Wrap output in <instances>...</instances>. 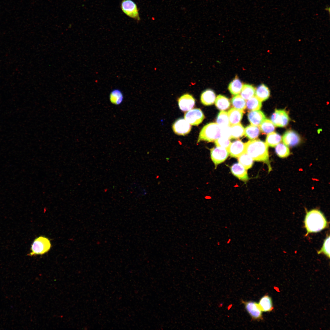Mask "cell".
Here are the masks:
<instances>
[{
	"instance_id": "3957f363",
	"label": "cell",
	"mask_w": 330,
	"mask_h": 330,
	"mask_svg": "<svg viewBox=\"0 0 330 330\" xmlns=\"http://www.w3.org/2000/svg\"><path fill=\"white\" fill-rule=\"evenodd\" d=\"M221 128L216 123H211L205 125L199 133L197 143L201 141H215L221 136Z\"/></svg>"
},
{
	"instance_id": "4dcf8cb0",
	"label": "cell",
	"mask_w": 330,
	"mask_h": 330,
	"mask_svg": "<svg viewBox=\"0 0 330 330\" xmlns=\"http://www.w3.org/2000/svg\"><path fill=\"white\" fill-rule=\"evenodd\" d=\"M216 122L221 128L230 126L227 112L220 111L217 116Z\"/></svg>"
},
{
	"instance_id": "44dd1931",
	"label": "cell",
	"mask_w": 330,
	"mask_h": 330,
	"mask_svg": "<svg viewBox=\"0 0 330 330\" xmlns=\"http://www.w3.org/2000/svg\"><path fill=\"white\" fill-rule=\"evenodd\" d=\"M215 105L219 110L224 111L228 109L230 105L229 99L225 96L218 95L215 100Z\"/></svg>"
},
{
	"instance_id": "5b68a950",
	"label": "cell",
	"mask_w": 330,
	"mask_h": 330,
	"mask_svg": "<svg viewBox=\"0 0 330 330\" xmlns=\"http://www.w3.org/2000/svg\"><path fill=\"white\" fill-rule=\"evenodd\" d=\"M120 7L123 12L128 17L137 21L141 20L136 3L132 0H122Z\"/></svg>"
},
{
	"instance_id": "cb8c5ba5",
	"label": "cell",
	"mask_w": 330,
	"mask_h": 330,
	"mask_svg": "<svg viewBox=\"0 0 330 330\" xmlns=\"http://www.w3.org/2000/svg\"><path fill=\"white\" fill-rule=\"evenodd\" d=\"M282 137L281 136L275 132H272L268 134L267 136L266 143L268 146L274 147L279 144L281 141Z\"/></svg>"
},
{
	"instance_id": "7a4b0ae2",
	"label": "cell",
	"mask_w": 330,
	"mask_h": 330,
	"mask_svg": "<svg viewBox=\"0 0 330 330\" xmlns=\"http://www.w3.org/2000/svg\"><path fill=\"white\" fill-rule=\"evenodd\" d=\"M305 228L309 233H316L324 229L327 222L322 213L320 211L313 209L306 213L304 220Z\"/></svg>"
},
{
	"instance_id": "603a6c76",
	"label": "cell",
	"mask_w": 330,
	"mask_h": 330,
	"mask_svg": "<svg viewBox=\"0 0 330 330\" xmlns=\"http://www.w3.org/2000/svg\"><path fill=\"white\" fill-rule=\"evenodd\" d=\"M259 126L252 125L247 126L244 130V134L248 139L251 140L257 138L260 133Z\"/></svg>"
},
{
	"instance_id": "ac0fdd59",
	"label": "cell",
	"mask_w": 330,
	"mask_h": 330,
	"mask_svg": "<svg viewBox=\"0 0 330 330\" xmlns=\"http://www.w3.org/2000/svg\"><path fill=\"white\" fill-rule=\"evenodd\" d=\"M255 94V96L262 102L269 98L270 96V92L267 86L262 84L257 88Z\"/></svg>"
},
{
	"instance_id": "8992f818",
	"label": "cell",
	"mask_w": 330,
	"mask_h": 330,
	"mask_svg": "<svg viewBox=\"0 0 330 330\" xmlns=\"http://www.w3.org/2000/svg\"><path fill=\"white\" fill-rule=\"evenodd\" d=\"M210 155L211 159L216 167L227 159L229 153L227 149L216 146L210 149Z\"/></svg>"
},
{
	"instance_id": "e0dca14e",
	"label": "cell",
	"mask_w": 330,
	"mask_h": 330,
	"mask_svg": "<svg viewBox=\"0 0 330 330\" xmlns=\"http://www.w3.org/2000/svg\"><path fill=\"white\" fill-rule=\"evenodd\" d=\"M243 112V111L234 108L229 110L227 113L230 126L240 123L242 118Z\"/></svg>"
},
{
	"instance_id": "7402d4cb",
	"label": "cell",
	"mask_w": 330,
	"mask_h": 330,
	"mask_svg": "<svg viewBox=\"0 0 330 330\" xmlns=\"http://www.w3.org/2000/svg\"><path fill=\"white\" fill-rule=\"evenodd\" d=\"M110 102L116 105H119L123 102V95L121 91L118 89H114L110 92L109 96Z\"/></svg>"
},
{
	"instance_id": "30bf717a",
	"label": "cell",
	"mask_w": 330,
	"mask_h": 330,
	"mask_svg": "<svg viewBox=\"0 0 330 330\" xmlns=\"http://www.w3.org/2000/svg\"><path fill=\"white\" fill-rule=\"evenodd\" d=\"M192 127L185 119L180 118L176 121L172 125L174 132L179 135L185 136L191 131Z\"/></svg>"
},
{
	"instance_id": "2e32d148",
	"label": "cell",
	"mask_w": 330,
	"mask_h": 330,
	"mask_svg": "<svg viewBox=\"0 0 330 330\" xmlns=\"http://www.w3.org/2000/svg\"><path fill=\"white\" fill-rule=\"evenodd\" d=\"M216 98V95L214 92L211 89H207L201 94L200 101L204 105L209 106L214 104Z\"/></svg>"
},
{
	"instance_id": "9c48e42d",
	"label": "cell",
	"mask_w": 330,
	"mask_h": 330,
	"mask_svg": "<svg viewBox=\"0 0 330 330\" xmlns=\"http://www.w3.org/2000/svg\"><path fill=\"white\" fill-rule=\"evenodd\" d=\"M247 311L253 320H259L262 318V311L258 304L254 301H242Z\"/></svg>"
},
{
	"instance_id": "9a60e30c",
	"label": "cell",
	"mask_w": 330,
	"mask_h": 330,
	"mask_svg": "<svg viewBox=\"0 0 330 330\" xmlns=\"http://www.w3.org/2000/svg\"><path fill=\"white\" fill-rule=\"evenodd\" d=\"M248 117L251 125L258 126H259L266 118L263 112L259 110L251 111L249 112Z\"/></svg>"
},
{
	"instance_id": "52a82bcc",
	"label": "cell",
	"mask_w": 330,
	"mask_h": 330,
	"mask_svg": "<svg viewBox=\"0 0 330 330\" xmlns=\"http://www.w3.org/2000/svg\"><path fill=\"white\" fill-rule=\"evenodd\" d=\"M184 119L192 125L198 126L200 124L205 118V116L202 111L199 108L190 110L185 112Z\"/></svg>"
},
{
	"instance_id": "277c9868",
	"label": "cell",
	"mask_w": 330,
	"mask_h": 330,
	"mask_svg": "<svg viewBox=\"0 0 330 330\" xmlns=\"http://www.w3.org/2000/svg\"><path fill=\"white\" fill-rule=\"evenodd\" d=\"M51 248V244L48 238L41 236L35 238L32 243L31 252L28 254L29 256L43 255L47 252Z\"/></svg>"
},
{
	"instance_id": "ffe728a7",
	"label": "cell",
	"mask_w": 330,
	"mask_h": 330,
	"mask_svg": "<svg viewBox=\"0 0 330 330\" xmlns=\"http://www.w3.org/2000/svg\"><path fill=\"white\" fill-rule=\"evenodd\" d=\"M243 86V83L236 76L229 84L228 89L232 94L237 95L240 93Z\"/></svg>"
},
{
	"instance_id": "6da1fadb",
	"label": "cell",
	"mask_w": 330,
	"mask_h": 330,
	"mask_svg": "<svg viewBox=\"0 0 330 330\" xmlns=\"http://www.w3.org/2000/svg\"><path fill=\"white\" fill-rule=\"evenodd\" d=\"M245 152L250 156L254 161L263 162L270 167L268 147L265 142L259 139L248 141L245 143Z\"/></svg>"
},
{
	"instance_id": "ba28073f",
	"label": "cell",
	"mask_w": 330,
	"mask_h": 330,
	"mask_svg": "<svg viewBox=\"0 0 330 330\" xmlns=\"http://www.w3.org/2000/svg\"><path fill=\"white\" fill-rule=\"evenodd\" d=\"M271 119L275 126L284 127L288 124L290 119L285 110L276 109L272 114Z\"/></svg>"
},
{
	"instance_id": "e575fe53",
	"label": "cell",
	"mask_w": 330,
	"mask_h": 330,
	"mask_svg": "<svg viewBox=\"0 0 330 330\" xmlns=\"http://www.w3.org/2000/svg\"><path fill=\"white\" fill-rule=\"evenodd\" d=\"M221 136L231 139L230 126L221 128Z\"/></svg>"
},
{
	"instance_id": "d6a6232c",
	"label": "cell",
	"mask_w": 330,
	"mask_h": 330,
	"mask_svg": "<svg viewBox=\"0 0 330 330\" xmlns=\"http://www.w3.org/2000/svg\"><path fill=\"white\" fill-rule=\"evenodd\" d=\"M215 143L216 146L223 147L228 149L231 142L230 139L221 136L215 141Z\"/></svg>"
},
{
	"instance_id": "f546056e",
	"label": "cell",
	"mask_w": 330,
	"mask_h": 330,
	"mask_svg": "<svg viewBox=\"0 0 330 330\" xmlns=\"http://www.w3.org/2000/svg\"><path fill=\"white\" fill-rule=\"evenodd\" d=\"M231 102L234 108L243 111L246 108V100L240 95L238 94L234 96L232 98Z\"/></svg>"
},
{
	"instance_id": "8fae6325",
	"label": "cell",
	"mask_w": 330,
	"mask_h": 330,
	"mask_svg": "<svg viewBox=\"0 0 330 330\" xmlns=\"http://www.w3.org/2000/svg\"><path fill=\"white\" fill-rule=\"evenodd\" d=\"M180 109L183 112L189 111L195 106V100L191 94H186L179 97L178 100Z\"/></svg>"
},
{
	"instance_id": "7c38bea8",
	"label": "cell",
	"mask_w": 330,
	"mask_h": 330,
	"mask_svg": "<svg viewBox=\"0 0 330 330\" xmlns=\"http://www.w3.org/2000/svg\"><path fill=\"white\" fill-rule=\"evenodd\" d=\"M282 139L284 144L288 147H293L297 145L301 140L299 135L292 130L286 131L284 133Z\"/></svg>"
},
{
	"instance_id": "4fadbf2b",
	"label": "cell",
	"mask_w": 330,
	"mask_h": 330,
	"mask_svg": "<svg viewBox=\"0 0 330 330\" xmlns=\"http://www.w3.org/2000/svg\"><path fill=\"white\" fill-rule=\"evenodd\" d=\"M245 143L240 140H237L231 143L228 148L229 154L233 157L238 158L245 152Z\"/></svg>"
},
{
	"instance_id": "83f0119b",
	"label": "cell",
	"mask_w": 330,
	"mask_h": 330,
	"mask_svg": "<svg viewBox=\"0 0 330 330\" xmlns=\"http://www.w3.org/2000/svg\"><path fill=\"white\" fill-rule=\"evenodd\" d=\"M259 127L261 131L264 134L273 132L275 129V126L271 121L267 119H264Z\"/></svg>"
},
{
	"instance_id": "1f68e13d",
	"label": "cell",
	"mask_w": 330,
	"mask_h": 330,
	"mask_svg": "<svg viewBox=\"0 0 330 330\" xmlns=\"http://www.w3.org/2000/svg\"><path fill=\"white\" fill-rule=\"evenodd\" d=\"M275 151L277 156L281 158L288 157L290 153L288 146L284 144L280 143L275 146Z\"/></svg>"
},
{
	"instance_id": "484cf974",
	"label": "cell",
	"mask_w": 330,
	"mask_h": 330,
	"mask_svg": "<svg viewBox=\"0 0 330 330\" xmlns=\"http://www.w3.org/2000/svg\"><path fill=\"white\" fill-rule=\"evenodd\" d=\"M231 139L240 138L244 135V128L240 123L230 126Z\"/></svg>"
},
{
	"instance_id": "d4e9b609",
	"label": "cell",
	"mask_w": 330,
	"mask_h": 330,
	"mask_svg": "<svg viewBox=\"0 0 330 330\" xmlns=\"http://www.w3.org/2000/svg\"><path fill=\"white\" fill-rule=\"evenodd\" d=\"M255 91V88L252 85L245 84L243 85L240 95L244 99L247 100L254 96Z\"/></svg>"
},
{
	"instance_id": "d6986e66",
	"label": "cell",
	"mask_w": 330,
	"mask_h": 330,
	"mask_svg": "<svg viewBox=\"0 0 330 330\" xmlns=\"http://www.w3.org/2000/svg\"><path fill=\"white\" fill-rule=\"evenodd\" d=\"M258 304L262 312H270L273 309L271 298L268 295H266L262 297Z\"/></svg>"
},
{
	"instance_id": "5bb4252c",
	"label": "cell",
	"mask_w": 330,
	"mask_h": 330,
	"mask_svg": "<svg viewBox=\"0 0 330 330\" xmlns=\"http://www.w3.org/2000/svg\"><path fill=\"white\" fill-rule=\"evenodd\" d=\"M230 168L233 174L239 179L244 182L248 180L247 170L239 162L234 163Z\"/></svg>"
},
{
	"instance_id": "4316f807",
	"label": "cell",
	"mask_w": 330,
	"mask_h": 330,
	"mask_svg": "<svg viewBox=\"0 0 330 330\" xmlns=\"http://www.w3.org/2000/svg\"><path fill=\"white\" fill-rule=\"evenodd\" d=\"M237 158L239 163L246 170L250 169L252 167L254 160L250 156L245 152L242 153Z\"/></svg>"
},
{
	"instance_id": "836d02e7",
	"label": "cell",
	"mask_w": 330,
	"mask_h": 330,
	"mask_svg": "<svg viewBox=\"0 0 330 330\" xmlns=\"http://www.w3.org/2000/svg\"><path fill=\"white\" fill-rule=\"evenodd\" d=\"M330 237L329 236L324 240L321 250L318 251V254L323 253L329 258L330 257Z\"/></svg>"
},
{
	"instance_id": "f1b7e54d",
	"label": "cell",
	"mask_w": 330,
	"mask_h": 330,
	"mask_svg": "<svg viewBox=\"0 0 330 330\" xmlns=\"http://www.w3.org/2000/svg\"><path fill=\"white\" fill-rule=\"evenodd\" d=\"M247 100L246 102V108L249 110H259L261 109L262 107L261 102L255 96H253Z\"/></svg>"
}]
</instances>
